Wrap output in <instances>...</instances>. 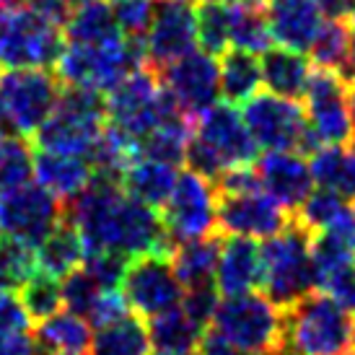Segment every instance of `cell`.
Wrapping results in <instances>:
<instances>
[{
    "mask_svg": "<svg viewBox=\"0 0 355 355\" xmlns=\"http://www.w3.org/2000/svg\"><path fill=\"white\" fill-rule=\"evenodd\" d=\"M202 3H231V0H202Z\"/></svg>",
    "mask_w": 355,
    "mask_h": 355,
    "instance_id": "cell-55",
    "label": "cell"
},
{
    "mask_svg": "<svg viewBox=\"0 0 355 355\" xmlns=\"http://www.w3.org/2000/svg\"><path fill=\"white\" fill-rule=\"evenodd\" d=\"M107 128V96L94 89L65 86L50 119L37 130V148L89 158Z\"/></svg>",
    "mask_w": 355,
    "mask_h": 355,
    "instance_id": "cell-2",
    "label": "cell"
},
{
    "mask_svg": "<svg viewBox=\"0 0 355 355\" xmlns=\"http://www.w3.org/2000/svg\"><path fill=\"white\" fill-rule=\"evenodd\" d=\"M122 37L107 0H86L70 10L65 21V40L73 44H104Z\"/></svg>",
    "mask_w": 355,
    "mask_h": 355,
    "instance_id": "cell-30",
    "label": "cell"
},
{
    "mask_svg": "<svg viewBox=\"0 0 355 355\" xmlns=\"http://www.w3.org/2000/svg\"><path fill=\"white\" fill-rule=\"evenodd\" d=\"M65 220V202L29 182L0 195V231L37 249Z\"/></svg>",
    "mask_w": 355,
    "mask_h": 355,
    "instance_id": "cell-12",
    "label": "cell"
},
{
    "mask_svg": "<svg viewBox=\"0 0 355 355\" xmlns=\"http://www.w3.org/2000/svg\"><path fill=\"white\" fill-rule=\"evenodd\" d=\"M220 241L218 236L195 239L177 244L171 252V267L177 272L179 283L184 288L202 286V283H216L218 254H220Z\"/></svg>",
    "mask_w": 355,
    "mask_h": 355,
    "instance_id": "cell-31",
    "label": "cell"
},
{
    "mask_svg": "<svg viewBox=\"0 0 355 355\" xmlns=\"http://www.w3.org/2000/svg\"><path fill=\"white\" fill-rule=\"evenodd\" d=\"M259 68H262V83L270 94L293 101L304 96L306 83L314 70L311 62L304 58V52H293L286 47H270L262 52Z\"/></svg>",
    "mask_w": 355,
    "mask_h": 355,
    "instance_id": "cell-23",
    "label": "cell"
},
{
    "mask_svg": "<svg viewBox=\"0 0 355 355\" xmlns=\"http://www.w3.org/2000/svg\"><path fill=\"white\" fill-rule=\"evenodd\" d=\"M304 114L309 130L322 146H347L355 135L347 83L332 70H311V78L304 91Z\"/></svg>",
    "mask_w": 355,
    "mask_h": 355,
    "instance_id": "cell-11",
    "label": "cell"
},
{
    "mask_svg": "<svg viewBox=\"0 0 355 355\" xmlns=\"http://www.w3.org/2000/svg\"><path fill=\"white\" fill-rule=\"evenodd\" d=\"M218 76H220V99L236 104V107L257 96L259 86H262L259 60L257 55L244 50L223 52L220 62H218Z\"/></svg>",
    "mask_w": 355,
    "mask_h": 355,
    "instance_id": "cell-27",
    "label": "cell"
},
{
    "mask_svg": "<svg viewBox=\"0 0 355 355\" xmlns=\"http://www.w3.org/2000/svg\"><path fill=\"white\" fill-rule=\"evenodd\" d=\"M101 293H104V288L83 270V265L78 270H73L70 275L62 277V306L70 314L86 319Z\"/></svg>",
    "mask_w": 355,
    "mask_h": 355,
    "instance_id": "cell-40",
    "label": "cell"
},
{
    "mask_svg": "<svg viewBox=\"0 0 355 355\" xmlns=\"http://www.w3.org/2000/svg\"><path fill=\"white\" fill-rule=\"evenodd\" d=\"M259 187L275 200L288 213H296L311 192H314V177L311 166L304 153L296 150H267L262 158L254 161Z\"/></svg>",
    "mask_w": 355,
    "mask_h": 355,
    "instance_id": "cell-18",
    "label": "cell"
},
{
    "mask_svg": "<svg viewBox=\"0 0 355 355\" xmlns=\"http://www.w3.org/2000/svg\"><path fill=\"white\" fill-rule=\"evenodd\" d=\"M262 286V247L254 239L226 236L220 241L216 288L223 298L241 296Z\"/></svg>",
    "mask_w": 355,
    "mask_h": 355,
    "instance_id": "cell-20",
    "label": "cell"
},
{
    "mask_svg": "<svg viewBox=\"0 0 355 355\" xmlns=\"http://www.w3.org/2000/svg\"><path fill=\"white\" fill-rule=\"evenodd\" d=\"M311 177L316 189L335 192L343 200H355V148L350 146H322L311 153Z\"/></svg>",
    "mask_w": 355,
    "mask_h": 355,
    "instance_id": "cell-25",
    "label": "cell"
},
{
    "mask_svg": "<svg viewBox=\"0 0 355 355\" xmlns=\"http://www.w3.org/2000/svg\"><path fill=\"white\" fill-rule=\"evenodd\" d=\"M337 76L345 80L347 86L355 83V16L350 19V47H347V58L343 62V68L337 70Z\"/></svg>",
    "mask_w": 355,
    "mask_h": 355,
    "instance_id": "cell-50",
    "label": "cell"
},
{
    "mask_svg": "<svg viewBox=\"0 0 355 355\" xmlns=\"http://www.w3.org/2000/svg\"><path fill=\"white\" fill-rule=\"evenodd\" d=\"M241 3H252V6H262V8H265L270 0H241Z\"/></svg>",
    "mask_w": 355,
    "mask_h": 355,
    "instance_id": "cell-53",
    "label": "cell"
},
{
    "mask_svg": "<svg viewBox=\"0 0 355 355\" xmlns=\"http://www.w3.org/2000/svg\"><path fill=\"white\" fill-rule=\"evenodd\" d=\"M34 179V150L29 140L6 132L0 140V195Z\"/></svg>",
    "mask_w": 355,
    "mask_h": 355,
    "instance_id": "cell-35",
    "label": "cell"
},
{
    "mask_svg": "<svg viewBox=\"0 0 355 355\" xmlns=\"http://www.w3.org/2000/svg\"><path fill=\"white\" fill-rule=\"evenodd\" d=\"M156 355H158V353H156Z\"/></svg>",
    "mask_w": 355,
    "mask_h": 355,
    "instance_id": "cell-59",
    "label": "cell"
},
{
    "mask_svg": "<svg viewBox=\"0 0 355 355\" xmlns=\"http://www.w3.org/2000/svg\"><path fill=\"white\" fill-rule=\"evenodd\" d=\"M272 34L267 24V13L262 6L231 0V47L252 55H262L272 47Z\"/></svg>",
    "mask_w": 355,
    "mask_h": 355,
    "instance_id": "cell-33",
    "label": "cell"
},
{
    "mask_svg": "<svg viewBox=\"0 0 355 355\" xmlns=\"http://www.w3.org/2000/svg\"><path fill=\"white\" fill-rule=\"evenodd\" d=\"M112 13H114L122 37L143 40L156 13V3L153 0H112Z\"/></svg>",
    "mask_w": 355,
    "mask_h": 355,
    "instance_id": "cell-41",
    "label": "cell"
},
{
    "mask_svg": "<svg viewBox=\"0 0 355 355\" xmlns=\"http://www.w3.org/2000/svg\"><path fill=\"white\" fill-rule=\"evenodd\" d=\"M319 8L324 13V19L350 21L355 16V0H319Z\"/></svg>",
    "mask_w": 355,
    "mask_h": 355,
    "instance_id": "cell-49",
    "label": "cell"
},
{
    "mask_svg": "<svg viewBox=\"0 0 355 355\" xmlns=\"http://www.w3.org/2000/svg\"><path fill=\"white\" fill-rule=\"evenodd\" d=\"M198 355H257V353H244V350H236L234 345H228L223 337L218 335L216 329L207 327L202 337H200Z\"/></svg>",
    "mask_w": 355,
    "mask_h": 355,
    "instance_id": "cell-48",
    "label": "cell"
},
{
    "mask_svg": "<svg viewBox=\"0 0 355 355\" xmlns=\"http://www.w3.org/2000/svg\"><path fill=\"white\" fill-rule=\"evenodd\" d=\"M353 353H355V340H353Z\"/></svg>",
    "mask_w": 355,
    "mask_h": 355,
    "instance_id": "cell-57",
    "label": "cell"
},
{
    "mask_svg": "<svg viewBox=\"0 0 355 355\" xmlns=\"http://www.w3.org/2000/svg\"><path fill=\"white\" fill-rule=\"evenodd\" d=\"M19 298L31 322H44L62 311V280L52 277L42 270H34V275L19 288Z\"/></svg>",
    "mask_w": 355,
    "mask_h": 355,
    "instance_id": "cell-34",
    "label": "cell"
},
{
    "mask_svg": "<svg viewBox=\"0 0 355 355\" xmlns=\"http://www.w3.org/2000/svg\"><path fill=\"white\" fill-rule=\"evenodd\" d=\"M119 291L132 309V314L143 319H153L164 311L177 309L184 296V286L179 283L171 267V257L166 254H146L130 259Z\"/></svg>",
    "mask_w": 355,
    "mask_h": 355,
    "instance_id": "cell-13",
    "label": "cell"
},
{
    "mask_svg": "<svg viewBox=\"0 0 355 355\" xmlns=\"http://www.w3.org/2000/svg\"><path fill=\"white\" fill-rule=\"evenodd\" d=\"M198 47L207 55H223L231 47V3H200L195 8Z\"/></svg>",
    "mask_w": 355,
    "mask_h": 355,
    "instance_id": "cell-36",
    "label": "cell"
},
{
    "mask_svg": "<svg viewBox=\"0 0 355 355\" xmlns=\"http://www.w3.org/2000/svg\"><path fill=\"white\" fill-rule=\"evenodd\" d=\"M202 332H205V329L195 324L182 306L153 316V319L148 322L150 347H153L158 355L195 353L198 345H200Z\"/></svg>",
    "mask_w": 355,
    "mask_h": 355,
    "instance_id": "cell-26",
    "label": "cell"
},
{
    "mask_svg": "<svg viewBox=\"0 0 355 355\" xmlns=\"http://www.w3.org/2000/svg\"><path fill=\"white\" fill-rule=\"evenodd\" d=\"M216 216V184H210L207 179L198 177L192 171H182L171 195H168L166 205L161 207V218H164V226H166L171 241L184 244V241L213 236Z\"/></svg>",
    "mask_w": 355,
    "mask_h": 355,
    "instance_id": "cell-10",
    "label": "cell"
},
{
    "mask_svg": "<svg viewBox=\"0 0 355 355\" xmlns=\"http://www.w3.org/2000/svg\"><path fill=\"white\" fill-rule=\"evenodd\" d=\"M158 80L189 119H198L220 101L218 62L202 50H192L168 62L166 68L158 70Z\"/></svg>",
    "mask_w": 355,
    "mask_h": 355,
    "instance_id": "cell-14",
    "label": "cell"
},
{
    "mask_svg": "<svg viewBox=\"0 0 355 355\" xmlns=\"http://www.w3.org/2000/svg\"><path fill=\"white\" fill-rule=\"evenodd\" d=\"M177 114L184 112L168 96L158 80V73L148 65L130 73L114 89L107 91V125L117 128L135 143Z\"/></svg>",
    "mask_w": 355,
    "mask_h": 355,
    "instance_id": "cell-6",
    "label": "cell"
},
{
    "mask_svg": "<svg viewBox=\"0 0 355 355\" xmlns=\"http://www.w3.org/2000/svg\"><path fill=\"white\" fill-rule=\"evenodd\" d=\"M130 257L119 254V252H89L83 259V270L89 272L104 291H114L122 286V277L128 272Z\"/></svg>",
    "mask_w": 355,
    "mask_h": 355,
    "instance_id": "cell-42",
    "label": "cell"
},
{
    "mask_svg": "<svg viewBox=\"0 0 355 355\" xmlns=\"http://www.w3.org/2000/svg\"><path fill=\"white\" fill-rule=\"evenodd\" d=\"M347 210H350V202L343 200L340 195L327 192V189H314V192L301 202L293 220H296L301 228H306L311 236H316V234L327 231L329 226H335Z\"/></svg>",
    "mask_w": 355,
    "mask_h": 355,
    "instance_id": "cell-37",
    "label": "cell"
},
{
    "mask_svg": "<svg viewBox=\"0 0 355 355\" xmlns=\"http://www.w3.org/2000/svg\"><path fill=\"white\" fill-rule=\"evenodd\" d=\"M347 47H350V21L324 19L309 55H311V62L319 70L337 73L347 58Z\"/></svg>",
    "mask_w": 355,
    "mask_h": 355,
    "instance_id": "cell-38",
    "label": "cell"
},
{
    "mask_svg": "<svg viewBox=\"0 0 355 355\" xmlns=\"http://www.w3.org/2000/svg\"><path fill=\"white\" fill-rule=\"evenodd\" d=\"M228 345L244 353L267 355L286 343V316L265 293H241L223 298L216 309L213 324Z\"/></svg>",
    "mask_w": 355,
    "mask_h": 355,
    "instance_id": "cell-7",
    "label": "cell"
},
{
    "mask_svg": "<svg viewBox=\"0 0 355 355\" xmlns=\"http://www.w3.org/2000/svg\"><path fill=\"white\" fill-rule=\"evenodd\" d=\"M31 319L21 304L19 293L13 291H0V335H19L29 332Z\"/></svg>",
    "mask_w": 355,
    "mask_h": 355,
    "instance_id": "cell-46",
    "label": "cell"
},
{
    "mask_svg": "<svg viewBox=\"0 0 355 355\" xmlns=\"http://www.w3.org/2000/svg\"><path fill=\"white\" fill-rule=\"evenodd\" d=\"M91 337L94 335L89 322L62 309L55 316L40 322L34 340L40 355H83L89 353Z\"/></svg>",
    "mask_w": 355,
    "mask_h": 355,
    "instance_id": "cell-24",
    "label": "cell"
},
{
    "mask_svg": "<svg viewBox=\"0 0 355 355\" xmlns=\"http://www.w3.org/2000/svg\"><path fill=\"white\" fill-rule=\"evenodd\" d=\"M34 254H37V270L62 280L65 275H70L73 270H78L83 265L86 247L80 241L78 231L70 226L68 220H62L50 236L34 249Z\"/></svg>",
    "mask_w": 355,
    "mask_h": 355,
    "instance_id": "cell-29",
    "label": "cell"
},
{
    "mask_svg": "<svg viewBox=\"0 0 355 355\" xmlns=\"http://www.w3.org/2000/svg\"><path fill=\"white\" fill-rule=\"evenodd\" d=\"M62 94V83L50 70L19 68L0 73V125L10 135L34 138L50 119Z\"/></svg>",
    "mask_w": 355,
    "mask_h": 355,
    "instance_id": "cell-8",
    "label": "cell"
},
{
    "mask_svg": "<svg viewBox=\"0 0 355 355\" xmlns=\"http://www.w3.org/2000/svg\"><path fill=\"white\" fill-rule=\"evenodd\" d=\"M177 166L138 156L130 161V166L122 174V189L132 200L161 210V207L166 205L174 184H177Z\"/></svg>",
    "mask_w": 355,
    "mask_h": 355,
    "instance_id": "cell-22",
    "label": "cell"
},
{
    "mask_svg": "<svg viewBox=\"0 0 355 355\" xmlns=\"http://www.w3.org/2000/svg\"><path fill=\"white\" fill-rule=\"evenodd\" d=\"M187 355H198V353H187Z\"/></svg>",
    "mask_w": 355,
    "mask_h": 355,
    "instance_id": "cell-58",
    "label": "cell"
},
{
    "mask_svg": "<svg viewBox=\"0 0 355 355\" xmlns=\"http://www.w3.org/2000/svg\"><path fill=\"white\" fill-rule=\"evenodd\" d=\"M146 65V47L143 40L117 37L104 44H73L55 62V76L62 86H78L107 94L122 78Z\"/></svg>",
    "mask_w": 355,
    "mask_h": 355,
    "instance_id": "cell-3",
    "label": "cell"
},
{
    "mask_svg": "<svg viewBox=\"0 0 355 355\" xmlns=\"http://www.w3.org/2000/svg\"><path fill=\"white\" fill-rule=\"evenodd\" d=\"M13 3H16V0H0V19H3V13H6V10L13 6Z\"/></svg>",
    "mask_w": 355,
    "mask_h": 355,
    "instance_id": "cell-52",
    "label": "cell"
},
{
    "mask_svg": "<svg viewBox=\"0 0 355 355\" xmlns=\"http://www.w3.org/2000/svg\"><path fill=\"white\" fill-rule=\"evenodd\" d=\"M91 355H148L150 335L146 319L130 311L117 322L99 327L91 337Z\"/></svg>",
    "mask_w": 355,
    "mask_h": 355,
    "instance_id": "cell-28",
    "label": "cell"
},
{
    "mask_svg": "<svg viewBox=\"0 0 355 355\" xmlns=\"http://www.w3.org/2000/svg\"><path fill=\"white\" fill-rule=\"evenodd\" d=\"M91 179H94V168H91L89 158L50 153V150L34 153V182L62 202L78 198L80 192L89 187Z\"/></svg>",
    "mask_w": 355,
    "mask_h": 355,
    "instance_id": "cell-21",
    "label": "cell"
},
{
    "mask_svg": "<svg viewBox=\"0 0 355 355\" xmlns=\"http://www.w3.org/2000/svg\"><path fill=\"white\" fill-rule=\"evenodd\" d=\"M291 223V213L280 207L265 189L218 195L216 228L223 236L272 239Z\"/></svg>",
    "mask_w": 355,
    "mask_h": 355,
    "instance_id": "cell-15",
    "label": "cell"
},
{
    "mask_svg": "<svg viewBox=\"0 0 355 355\" xmlns=\"http://www.w3.org/2000/svg\"><path fill=\"white\" fill-rule=\"evenodd\" d=\"M345 355H355V353H353V350H350V353H345Z\"/></svg>",
    "mask_w": 355,
    "mask_h": 355,
    "instance_id": "cell-56",
    "label": "cell"
},
{
    "mask_svg": "<svg viewBox=\"0 0 355 355\" xmlns=\"http://www.w3.org/2000/svg\"><path fill=\"white\" fill-rule=\"evenodd\" d=\"M0 355H40V347L29 332L0 335Z\"/></svg>",
    "mask_w": 355,
    "mask_h": 355,
    "instance_id": "cell-47",
    "label": "cell"
},
{
    "mask_svg": "<svg viewBox=\"0 0 355 355\" xmlns=\"http://www.w3.org/2000/svg\"><path fill=\"white\" fill-rule=\"evenodd\" d=\"M198 26H195V6L189 0H158L153 21L143 37L146 65L158 73L168 62L195 50Z\"/></svg>",
    "mask_w": 355,
    "mask_h": 355,
    "instance_id": "cell-16",
    "label": "cell"
},
{
    "mask_svg": "<svg viewBox=\"0 0 355 355\" xmlns=\"http://www.w3.org/2000/svg\"><path fill=\"white\" fill-rule=\"evenodd\" d=\"M37 270V254L29 244L0 231V291H19Z\"/></svg>",
    "mask_w": 355,
    "mask_h": 355,
    "instance_id": "cell-39",
    "label": "cell"
},
{
    "mask_svg": "<svg viewBox=\"0 0 355 355\" xmlns=\"http://www.w3.org/2000/svg\"><path fill=\"white\" fill-rule=\"evenodd\" d=\"M192 135L202 140L226 168L249 166L259 158V148L249 135L236 104L218 101L216 107L202 112L192 125Z\"/></svg>",
    "mask_w": 355,
    "mask_h": 355,
    "instance_id": "cell-17",
    "label": "cell"
},
{
    "mask_svg": "<svg viewBox=\"0 0 355 355\" xmlns=\"http://www.w3.org/2000/svg\"><path fill=\"white\" fill-rule=\"evenodd\" d=\"M311 241L314 236L291 220L262 247V291L283 311L319 288Z\"/></svg>",
    "mask_w": 355,
    "mask_h": 355,
    "instance_id": "cell-1",
    "label": "cell"
},
{
    "mask_svg": "<svg viewBox=\"0 0 355 355\" xmlns=\"http://www.w3.org/2000/svg\"><path fill=\"white\" fill-rule=\"evenodd\" d=\"M270 34L277 47L309 52L324 24L319 0H270L265 6Z\"/></svg>",
    "mask_w": 355,
    "mask_h": 355,
    "instance_id": "cell-19",
    "label": "cell"
},
{
    "mask_svg": "<svg viewBox=\"0 0 355 355\" xmlns=\"http://www.w3.org/2000/svg\"><path fill=\"white\" fill-rule=\"evenodd\" d=\"M130 311H132V309H130V304L125 301L122 291L114 288V291H104V293L96 298V304H94V309L89 311L86 322H89L94 329H99V327H107V324H112V322L122 319V316H128Z\"/></svg>",
    "mask_w": 355,
    "mask_h": 355,
    "instance_id": "cell-44",
    "label": "cell"
},
{
    "mask_svg": "<svg viewBox=\"0 0 355 355\" xmlns=\"http://www.w3.org/2000/svg\"><path fill=\"white\" fill-rule=\"evenodd\" d=\"M241 117L249 135L254 138L257 148L265 150H296V153H314L319 143L309 130L304 109L298 101L283 99L275 94H257L244 101Z\"/></svg>",
    "mask_w": 355,
    "mask_h": 355,
    "instance_id": "cell-9",
    "label": "cell"
},
{
    "mask_svg": "<svg viewBox=\"0 0 355 355\" xmlns=\"http://www.w3.org/2000/svg\"><path fill=\"white\" fill-rule=\"evenodd\" d=\"M80 3H86V0H68V6H70V10L76 8V6H80Z\"/></svg>",
    "mask_w": 355,
    "mask_h": 355,
    "instance_id": "cell-54",
    "label": "cell"
},
{
    "mask_svg": "<svg viewBox=\"0 0 355 355\" xmlns=\"http://www.w3.org/2000/svg\"><path fill=\"white\" fill-rule=\"evenodd\" d=\"M218 304H220V293H218L216 283H202V286L184 288V296H182V304L179 306L187 311V316L195 324L207 329V327L213 324Z\"/></svg>",
    "mask_w": 355,
    "mask_h": 355,
    "instance_id": "cell-43",
    "label": "cell"
},
{
    "mask_svg": "<svg viewBox=\"0 0 355 355\" xmlns=\"http://www.w3.org/2000/svg\"><path fill=\"white\" fill-rule=\"evenodd\" d=\"M286 343L304 355H345L353 350L355 314L329 293H309L283 311Z\"/></svg>",
    "mask_w": 355,
    "mask_h": 355,
    "instance_id": "cell-4",
    "label": "cell"
},
{
    "mask_svg": "<svg viewBox=\"0 0 355 355\" xmlns=\"http://www.w3.org/2000/svg\"><path fill=\"white\" fill-rule=\"evenodd\" d=\"M189 138H192V119L187 114L168 117L166 122H161L153 132H148L146 138L140 140L138 156L179 166V164H184Z\"/></svg>",
    "mask_w": 355,
    "mask_h": 355,
    "instance_id": "cell-32",
    "label": "cell"
},
{
    "mask_svg": "<svg viewBox=\"0 0 355 355\" xmlns=\"http://www.w3.org/2000/svg\"><path fill=\"white\" fill-rule=\"evenodd\" d=\"M65 26L24 3H13L0 19V68L50 70L65 50Z\"/></svg>",
    "mask_w": 355,
    "mask_h": 355,
    "instance_id": "cell-5",
    "label": "cell"
},
{
    "mask_svg": "<svg viewBox=\"0 0 355 355\" xmlns=\"http://www.w3.org/2000/svg\"><path fill=\"white\" fill-rule=\"evenodd\" d=\"M319 288H324L335 301H340L350 314H355V259L329 272Z\"/></svg>",
    "mask_w": 355,
    "mask_h": 355,
    "instance_id": "cell-45",
    "label": "cell"
},
{
    "mask_svg": "<svg viewBox=\"0 0 355 355\" xmlns=\"http://www.w3.org/2000/svg\"><path fill=\"white\" fill-rule=\"evenodd\" d=\"M347 104H350V117H353V128H355V83L347 86Z\"/></svg>",
    "mask_w": 355,
    "mask_h": 355,
    "instance_id": "cell-51",
    "label": "cell"
}]
</instances>
